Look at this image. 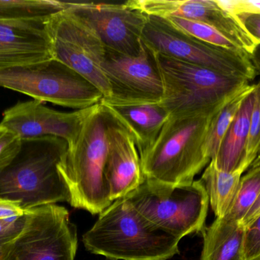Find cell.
I'll return each mask as SVG.
<instances>
[{
    "instance_id": "1",
    "label": "cell",
    "mask_w": 260,
    "mask_h": 260,
    "mask_svg": "<svg viewBox=\"0 0 260 260\" xmlns=\"http://www.w3.org/2000/svg\"><path fill=\"white\" fill-rule=\"evenodd\" d=\"M180 241L149 224L126 198L113 201L82 237L88 251L111 260H168L180 253Z\"/></svg>"
},
{
    "instance_id": "2",
    "label": "cell",
    "mask_w": 260,
    "mask_h": 260,
    "mask_svg": "<svg viewBox=\"0 0 260 260\" xmlns=\"http://www.w3.org/2000/svg\"><path fill=\"white\" fill-rule=\"evenodd\" d=\"M68 145L53 136L22 140L21 151L0 174V197L19 203L24 211L58 203L70 195L58 165Z\"/></svg>"
},
{
    "instance_id": "3",
    "label": "cell",
    "mask_w": 260,
    "mask_h": 260,
    "mask_svg": "<svg viewBox=\"0 0 260 260\" xmlns=\"http://www.w3.org/2000/svg\"><path fill=\"white\" fill-rule=\"evenodd\" d=\"M218 110L195 115L169 116L154 143L139 154L144 177L174 186L192 183L210 163L205 140Z\"/></svg>"
},
{
    "instance_id": "4",
    "label": "cell",
    "mask_w": 260,
    "mask_h": 260,
    "mask_svg": "<svg viewBox=\"0 0 260 260\" xmlns=\"http://www.w3.org/2000/svg\"><path fill=\"white\" fill-rule=\"evenodd\" d=\"M108 112L102 103L87 118L76 140L68 145L58 170L70 192L72 207L99 215L109 207L105 172L108 154Z\"/></svg>"
},
{
    "instance_id": "5",
    "label": "cell",
    "mask_w": 260,
    "mask_h": 260,
    "mask_svg": "<svg viewBox=\"0 0 260 260\" xmlns=\"http://www.w3.org/2000/svg\"><path fill=\"white\" fill-rule=\"evenodd\" d=\"M151 52L163 85L159 104L171 117L216 111L250 85L246 79Z\"/></svg>"
},
{
    "instance_id": "6",
    "label": "cell",
    "mask_w": 260,
    "mask_h": 260,
    "mask_svg": "<svg viewBox=\"0 0 260 260\" xmlns=\"http://www.w3.org/2000/svg\"><path fill=\"white\" fill-rule=\"evenodd\" d=\"M124 198L149 224L180 241L205 228L209 201L201 180L174 186L144 177Z\"/></svg>"
},
{
    "instance_id": "7",
    "label": "cell",
    "mask_w": 260,
    "mask_h": 260,
    "mask_svg": "<svg viewBox=\"0 0 260 260\" xmlns=\"http://www.w3.org/2000/svg\"><path fill=\"white\" fill-rule=\"evenodd\" d=\"M0 86L76 111L104 99L95 85L55 59L0 70Z\"/></svg>"
},
{
    "instance_id": "8",
    "label": "cell",
    "mask_w": 260,
    "mask_h": 260,
    "mask_svg": "<svg viewBox=\"0 0 260 260\" xmlns=\"http://www.w3.org/2000/svg\"><path fill=\"white\" fill-rule=\"evenodd\" d=\"M142 41L154 53L252 81L256 76L250 54L240 49L201 41L171 25L166 19L148 15Z\"/></svg>"
},
{
    "instance_id": "9",
    "label": "cell",
    "mask_w": 260,
    "mask_h": 260,
    "mask_svg": "<svg viewBox=\"0 0 260 260\" xmlns=\"http://www.w3.org/2000/svg\"><path fill=\"white\" fill-rule=\"evenodd\" d=\"M21 232L3 260H75L78 249L76 225L69 211L56 204L26 210Z\"/></svg>"
},
{
    "instance_id": "10",
    "label": "cell",
    "mask_w": 260,
    "mask_h": 260,
    "mask_svg": "<svg viewBox=\"0 0 260 260\" xmlns=\"http://www.w3.org/2000/svg\"><path fill=\"white\" fill-rule=\"evenodd\" d=\"M47 28L53 58L68 66L111 97L109 82L102 66L106 47L94 29L68 8L51 15Z\"/></svg>"
},
{
    "instance_id": "11",
    "label": "cell",
    "mask_w": 260,
    "mask_h": 260,
    "mask_svg": "<svg viewBox=\"0 0 260 260\" xmlns=\"http://www.w3.org/2000/svg\"><path fill=\"white\" fill-rule=\"evenodd\" d=\"M109 82L111 97L106 105L159 103L163 94L161 78L154 54L142 43L136 56H128L106 48L102 66Z\"/></svg>"
},
{
    "instance_id": "12",
    "label": "cell",
    "mask_w": 260,
    "mask_h": 260,
    "mask_svg": "<svg viewBox=\"0 0 260 260\" xmlns=\"http://www.w3.org/2000/svg\"><path fill=\"white\" fill-rule=\"evenodd\" d=\"M67 5L94 29L106 48L128 56H136L140 51L148 15L133 7L129 2Z\"/></svg>"
},
{
    "instance_id": "13",
    "label": "cell",
    "mask_w": 260,
    "mask_h": 260,
    "mask_svg": "<svg viewBox=\"0 0 260 260\" xmlns=\"http://www.w3.org/2000/svg\"><path fill=\"white\" fill-rule=\"evenodd\" d=\"M97 105L70 112L48 108L38 100L18 102L3 113L1 125L18 134L21 140L53 136L70 145L76 140L87 118Z\"/></svg>"
},
{
    "instance_id": "14",
    "label": "cell",
    "mask_w": 260,
    "mask_h": 260,
    "mask_svg": "<svg viewBox=\"0 0 260 260\" xmlns=\"http://www.w3.org/2000/svg\"><path fill=\"white\" fill-rule=\"evenodd\" d=\"M104 108L108 112V154L104 177L110 200L113 203L124 198L139 187L144 176L133 136Z\"/></svg>"
},
{
    "instance_id": "15",
    "label": "cell",
    "mask_w": 260,
    "mask_h": 260,
    "mask_svg": "<svg viewBox=\"0 0 260 260\" xmlns=\"http://www.w3.org/2000/svg\"><path fill=\"white\" fill-rule=\"evenodd\" d=\"M47 19H0V70L53 59Z\"/></svg>"
},
{
    "instance_id": "16",
    "label": "cell",
    "mask_w": 260,
    "mask_h": 260,
    "mask_svg": "<svg viewBox=\"0 0 260 260\" xmlns=\"http://www.w3.org/2000/svg\"><path fill=\"white\" fill-rule=\"evenodd\" d=\"M177 12L180 18L212 26L249 54L259 44L237 17L225 10L218 0H184L179 6Z\"/></svg>"
},
{
    "instance_id": "17",
    "label": "cell",
    "mask_w": 260,
    "mask_h": 260,
    "mask_svg": "<svg viewBox=\"0 0 260 260\" xmlns=\"http://www.w3.org/2000/svg\"><path fill=\"white\" fill-rule=\"evenodd\" d=\"M101 103L128 130L139 154L154 143L169 117L159 103L117 105Z\"/></svg>"
},
{
    "instance_id": "18",
    "label": "cell",
    "mask_w": 260,
    "mask_h": 260,
    "mask_svg": "<svg viewBox=\"0 0 260 260\" xmlns=\"http://www.w3.org/2000/svg\"><path fill=\"white\" fill-rule=\"evenodd\" d=\"M253 90L243 101L233 122L226 131L215 157L211 160L218 169L242 176L250 131V119L255 102Z\"/></svg>"
},
{
    "instance_id": "19",
    "label": "cell",
    "mask_w": 260,
    "mask_h": 260,
    "mask_svg": "<svg viewBox=\"0 0 260 260\" xmlns=\"http://www.w3.org/2000/svg\"><path fill=\"white\" fill-rule=\"evenodd\" d=\"M245 227L225 218H215L203 230V247L200 260H244Z\"/></svg>"
},
{
    "instance_id": "20",
    "label": "cell",
    "mask_w": 260,
    "mask_h": 260,
    "mask_svg": "<svg viewBox=\"0 0 260 260\" xmlns=\"http://www.w3.org/2000/svg\"><path fill=\"white\" fill-rule=\"evenodd\" d=\"M242 176L221 170L212 162L205 169L201 181L209 197V204L216 218L229 214L236 198Z\"/></svg>"
},
{
    "instance_id": "21",
    "label": "cell",
    "mask_w": 260,
    "mask_h": 260,
    "mask_svg": "<svg viewBox=\"0 0 260 260\" xmlns=\"http://www.w3.org/2000/svg\"><path fill=\"white\" fill-rule=\"evenodd\" d=\"M253 88L254 85H249L234 95L212 117L205 140V151L210 160L216 155L221 140L236 116L243 101Z\"/></svg>"
},
{
    "instance_id": "22",
    "label": "cell",
    "mask_w": 260,
    "mask_h": 260,
    "mask_svg": "<svg viewBox=\"0 0 260 260\" xmlns=\"http://www.w3.org/2000/svg\"><path fill=\"white\" fill-rule=\"evenodd\" d=\"M67 8V3L53 0H0V19H47Z\"/></svg>"
},
{
    "instance_id": "23",
    "label": "cell",
    "mask_w": 260,
    "mask_h": 260,
    "mask_svg": "<svg viewBox=\"0 0 260 260\" xmlns=\"http://www.w3.org/2000/svg\"><path fill=\"white\" fill-rule=\"evenodd\" d=\"M260 193V170L248 169L241 177L239 189L232 209L224 218L241 224Z\"/></svg>"
},
{
    "instance_id": "24",
    "label": "cell",
    "mask_w": 260,
    "mask_h": 260,
    "mask_svg": "<svg viewBox=\"0 0 260 260\" xmlns=\"http://www.w3.org/2000/svg\"><path fill=\"white\" fill-rule=\"evenodd\" d=\"M163 18L166 19L167 21L176 28L205 42L225 48L240 49L233 41H231L219 31L205 23L177 17H168Z\"/></svg>"
},
{
    "instance_id": "25",
    "label": "cell",
    "mask_w": 260,
    "mask_h": 260,
    "mask_svg": "<svg viewBox=\"0 0 260 260\" xmlns=\"http://www.w3.org/2000/svg\"><path fill=\"white\" fill-rule=\"evenodd\" d=\"M255 102L250 119L244 165L247 170L260 154V81L255 84Z\"/></svg>"
},
{
    "instance_id": "26",
    "label": "cell",
    "mask_w": 260,
    "mask_h": 260,
    "mask_svg": "<svg viewBox=\"0 0 260 260\" xmlns=\"http://www.w3.org/2000/svg\"><path fill=\"white\" fill-rule=\"evenodd\" d=\"M22 140L0 124V174L11 164L21 151Z\"/></svg>"
},
{
    "instance_id": "27",
    "label": "cell",
    "mask_w": 260,
    "mask_h": 260,
    "mask_svg": "<svg viewBox=\"0 0 260 260\" xmlns=\"http://www.w3.org/2000/svg\"><path fill=\"white\" fill-rule=\"evenodd\" d=\"M242 257L244 260H260V215L245 227Z\"/></svg>"
},
{
    "instance_id": "28",
    "label": "cell",
    "mask_w": 260,
    "mask_h": 260,
    "mask_svg": "<svg viewBox=\"0 0 260 260\" xmlns=\"http://www.w3.org/2000/svg\"><path fill=\"white\" fill-rule=\"evenodd\" d=\"M25 217H15L0 221V260H3L9 246L21 232Z\"/></svg>"
},
{
    "instance_id": "29",
    "label": "cell",
    "mask_w": 260,
    "mask_h": 260,
    "mask_svg": "<svg viewBox=\"0 0 260 260\" xmlns=\"http://www.w3.org/2000/svg\"><path fill=\"white\" fill-rule=\"evenodd\" d=\"M219 4L232 15L260 14V0H218Z\"/></svg>"
},
{
    "instance_id": "30",
    "label": "cell",
    "mask_w": 260,
    "mask_h": 260,
    "mask_svg": "<svg viewBox=\"0 0 260 260\" xmlns=\"http://www.w3.org/2000/svg\"><path fill=\"white\" fill-rule=\"evenodd\" d=\"M249 34L260 43V14L247 13L236 15Z\"/></svg>"
},
{
    "instance_id": "31",
    "label": "cell",
    "mask_w": 260,
    "mask_h": 260,
    "mask_svg": "<svg viewBox=\"0 0 260 260\" xmlns=\"http://www.w3.org/2000/svg\"><path fill=\"white\" fill-rule=\"evenodd\" d=\"M25 212L19 203L0 197V221L24 216Z\"/></svg>"
},
{
    "instance_id": "32",
    "label": "cell",
    "mask_w": 260,
    "mask_h": 260,
    "mask_svg": "<svg viewBox=\"0 0 260 260\" xmlns=\"http://www.w3.org/2000/svg\"><path fill=\"white\" fill-rule=\"evenodd\" d=\"M260 215V193L258 196L257 199L255 201L254 204L252 206L251 209L247 212L246 216L244 217V219L241 221V224L244 226V227H247V226L250 225L252 222L255 221L256 218Z\"/></svg>"
},
{
    "instance_id": "33",
    "label": "cell",
    "mask_w": 260,
    "mask_h": 260,
    "mask_svg": "<svg viewBox=\"0 0 260 260\" xmlns=\"http://www.w3.org/2000/svg\"><path fill=\"white\" fill-rule=\"evenodd\" d=\"M250 61L254 67L256 75L260 76V43L256 44L250 54Z\"/></svg>"
},
{
    "instance_id": "34",
    "label": "cell",
    "mask_w": 260,
    "mask_h": 260,
    "mask_svg": "<svg viewBox=\"0 0 260 260\" xmlns=\"http://www.w3.org/2000/svg\"><path fill=\"white\" fill-rule=\"evenodd\" d=\"M248 169H254V170H260V154L259 155L256 157V160H254L252 163L250 167Z\"/></svg>"
}]
</instances>
